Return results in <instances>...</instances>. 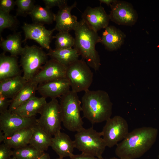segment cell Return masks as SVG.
<instances>
[{
	"mask_svg": "<svg viewBox=\"0 0 159 159\" xmlns=\"http://www.w3.org/2000/svg\"><path fill=\"white\" fill-rule=\"evenodd\" d=\"M66 77L71 90L77 93L89 90L93 81V74L84 60L78 59L67 67Z\"/></svg>",
	"mask_w": 159,
	"mask_h": 159,
	"instance_id": "7",
	"label": "cell"
},
{
	"mask_svg": "<svg viewBox=\"0 0 159 159\" xmlns=\"http://www.w3.org/2000/svg\"><path fill=\"white\" fill-rule=\"evenodd\" d=\"M16 5L15 1L13 0H0V10L9 13Z\"/></svg>",
	"mask_w": 159,
	"mask_h": 159,
	"instance_id": "33",
	"label": "cell"
},
{
	"mask_svg": "<svg viewBox=\"0 0 159 159\" xmlns=\"http://www.w3.org/2000/svg\"><path fill=\"white\" fill-rule=\"evenodd\" d=\"M10 159H17L14 157H11Z\"/></svg>",
	"mask_w": 159,
	"mask_h": 159,
	"instance_id": "41",
	"label": "cell"
},
{
	"mask_svg": "<svg viewBox=\"0 0 159 159\" xmlns=\"http://www.w3.org/2000/svg\"><path fill=\"white\" fill-rule=\"evenodd\" d=\"M76 2L70 6L67 4L59 9L57 13L55 14V26L52 30L59 32H69L74 29L78 21L77 18L71 13L72 10L77 5Z\"/></svg>",
	"mask_w": 159,
	"mask_h": 159,
	"instance_id": "16",
	"label": "cell"
},
{
	"mask_svg": "<svg viewBox=\"0 0 159 159\" xmlns=\"http://www.w3.org/2000/svg\"><path fill=\"white\" fill-rule=\"evenodd\" d=\"M67 67L55 60H48L31 80L38 84L67 78Z\"/></svg>",
	"mask_w": 159,
	"mask_h": 159,
	"instance_id": "12",
	"label": "cell"
},
{
	"mask_svg": "<svg viewBox=\"0 0 159 159\" xmlns=\"http://www.w3.org/2000/svg\"><path fill=\"white\" fill-rule=\"evenodd\" d=\"M33 132L29 145L44 152L51 146L52 138L37 123L32 127Z\"/></svg>",
	"mask_w": 159,
	"mask_h": 159,
	"instance_id": "23",
	"label": "cell"
},
{
	"mask_svg": "<svg viewBox=\"0 0 159 159\" xmlns=\"http://www.w3.org/2000/svg\"><path fill=\"white\" fill-rule=\"evenodd\" d=\"M47 54L66 67L79 59L80 55L74 48L58 49H50Z\"/></svg>",
	"mask_w": 159,
	"mask_h": 159,
	"instance_id": "24",
	"label": "cell"
},
{
	"mask_svg": "<svg viewBox=\"0 0 159 159\" xmlns=\"http://www.w3.org/2000/svg\"><path fill=\"white\" fill-rule=\"evenodd\" d=\"M158 159H159V154H158Z\"/></svg>",
	"mask_w": 159,
	"mask_h": 159,
	"instance_id": "43",
	"label": "cell"
},
{
	"mask_svg": "<svg viewBox=\"0 0 159 159\" xmlns=\"http://www.w3.org/2000/svg\"><path fill=\"white\" fill-rule=\"evenodd\" d=\"M22 28L25 35L23 42L28 39L33 40L46 49L49 50L51 49L50 44L53 37L52 30H49L43 25L34 23H24Z\"/></svg>",
	"mask_w": 159,
	"mask_h": 159,
	"instance_id": "13",
	"label": "cell"
},
{
	"mask_svg": "<svg viewBox=\"0 0 159 159\" xmlns=\"http://www.w3.org/2000/svg\"><path fill=\"white\" fill-rule=\"evenodd\" d=\"M32 127L19 130L5 138L4 143L14 149L29 145L32 132Z\"/></svg>",
	"mask_w": 159,
	"mask_h": 159,
	"instance_id": "25",
	"label": "cell"
},
{
	"mask_svg": "<svg viewBox=\"0 0 159 159\" xmlns=\"http://www.w3.org/2000/svg\"><path fill=\"white\" fill-rule=\"evenodd\" d=\"M39 114L37 123L49 134L54 136L61 131L62 115L59 102L57 99L47 102Z\"/></svg>",
	"mask_w": 159,
	"mask_h": 159,
	"instance_id": "8",
	"label": "cell"
},
{
	"mask_svg": "<svg viewBox=\"0 0 159 159\" xmlns=\"http://www.w3.org/2000/svg\"><path fill=\"white\" fill-rule=\"evenodd\" d=\"M74 141L75 148L82 153L99 158L102 157L107 147L102 132H97L93 127L87 129L83 128L77 132Z\"/></svg>",
	"mask_w": 159,
	"mask_h": 159,
	"instance_id": "5",
	"label": "cell"
},
{
	"mask_svg": "<svg viewBox=\"0 0 159 159\" xmlns=\"http://www.w3.org/2000/svg\"><path fill=\"white\" fill-rule=\"evenodd\" d=\"M70 83L67 78H63L38 84L37 91L42 97L56 99L70 90Z\"/></svg>",
	"mask_w": 159,
	"mask_h": 159,
	"instance_id": "15",
	"label": "cell"
},
{
	"mask_svg": "<svg viewBox=\"0 0 159 159\" xmlns=\"http://www.w3.org/2000/svg\"><path fill=\"white\" fill-rule=\"evenodd\" d=\"M45 7L49 9L57 6L59 9L67 4V1L65 0H43Z\"/></svg>",
	"mask_w": 159,
	"mask_h": 159,
	"instance_id": "34",
	"label": "cell"
},
{
	"mask_svg": "<svg viewBox=\"0 0 159 159\" xmlns=\"http://www.w3.org/2000/svg\"><path fill=\"white\" fill-rule=\"evenodd\" d=\"M82 19L96 32L108 26L110 19L104 8L101 6L95 7L87 6L82 13Z\"/></svg>",
	"mask_w": 159,
	"mask_h": 159,
	"instance_id": "14",
	"label": "cell"
},
{
	"mask_svg": "<svg viewBox=\"0 0 159 159\" xmlns=\"http://www.w3.org/2000/svg\"><path fill=\"white\" fill-rule=\"evenodd\" d=\"M44 152L29 144L14 149L13 157L17 159H37Z\"/></svg>",
	"mask_w": 159,
	"mask_h": 159,
	"instance_id": "28",
	"label": "cell"
},
{
	"mask_svg": "<svg viewBox=\"0 0 159 159\" xmlns=\"http://www.w3.org/2000/svg\"><path fill=\"white\" fill-rule=\"evenodd\" d=\"M75 35L74 48L78 51L90 67L95 71L101 65L100 59L95 48L101 37L82 19L74 30Z\"/></svg>",
	"mask_w": 159,
	"mask_h": 159,
	"instance_id": "2",
	"label": "cell"
},
{
	"mask_svg": "<svg viewBox=\"0 0 159 159\" xmlns=\"http://www.w3.org/2000/svg\"><path fill=\"white\" fill-rule=\"evenodd\" d=\"M110 7V19L116 24L132 26L137 22L138 14L130 3L116 0Z\"/></svg>",
	"mask_w": 159,
	"mask_h": 159,
	"instance_id": "11",
	"label": "cell"
},
{
	"mask_svg": "<svg viewBox=\"0 0 159 159\" xmlns=\"http://www.w3.org/2000/svg\"><path fill=\"white\" fill-rule=\"evenodd\" d=\"M18 24V21L15 16L0 10V33L5 29H15Z\"/></svg>",
	"mask_w": 159,
	"mask_h": 159,
	"instance_id": "30",
	"label": "cell"
},
{
	"mask_svg": "<svg viewBox=\"0 0 159 159\" xmlns=\"http://www.w3.org/2000/svg\"><path fill=\"white\" fill-rule=\"evenodd\" d=\"M158 134V130L151 127L135 129L116 145L115 154L118 158L122 159L139 158L151 148Z\"/></svg>",
	"mask_w": 159,
	"mask_h": 159,
	"instance_id": "1",
	"label": "cell"
},
{
	"mask_svg": "<svg viewBox=\"0 0 159 159\" xmlns=\"http://www.w3.org/2000/svg\"><path fill=\"white\" fill-rule=\"evenodd\" d=\"M101 131L106 146L111 148L122 141L129 132L127 121L123 117L116 115L106 121Z\"/></svg>",
	"mask_w": 159,
	"mask_h": 159,
	"instance_id": "9",
	"label": "cell"
},
{
	"mask_svg": "<svg viewBox=\"0 0 159 159\" xmlns=\"http://www.w3.org/2000/svg\"><path fill=\"white\" fill-rule=\"evenodd\" d=\"M55 49H58L72 48L75 44V39L69 32H59L55 36Z\"/></svg>",
	"mask_w": 159,
	"mask_h": 159,
	"instance_id": "29",
	"label": "cell"
},
{
	"mask_svg": "<svg viewBox=\"0 0 159 159\" xmlns=\"http://www.w3.org/2000/svg\"><path fill=\"white\" fill-rule=\"evenodd\" d=\"M22 42L20 33H16L8 35L5 39H1L0 46L4 53L8 52L11 55L17 57L20 55L23 49Z\"/></svg>",
	"mask_w": 159,
	"mask_h": 159,
	"instance_id": "26",
	"label": "cell"
},
{
	"mask_svg": "<svg viewBox=\"0 0 159 159\" xmlns=\"http://www.w3.org/2000/svg\"><path fill=\"white\" fill-rule=\"evenodd\" d=\"M17 57L0 55V81L21 75Z\"/></svg>",
	"mask_w": 159,
	"mask_h": 159,
	"instance_id": "20",
	"label": "cell"
},
{
	"mask_svg": "<svg viewBox=\"0 0 159 159\" xmlns=\"http://www.w3.org/2000/svg\"><path fill=\"white\" fill-rule=\"evenodd\" d=\"M100 159H124L120 158H115V157L112 158H109V159H105V158H103V157H102V158H100Z\"/></svg>",
	"mask_w": 159,
	"mask_h": 159,
	"instance_id": "40",
	"label": "cell"
},
{
	"mask_svg": "<svg viewBox=\"0 0 159 159\" xmlns=\"http://www.w3.org/2000/svg\"><path fill=\"white\" fill-rule=\"evenodd\" d=\"M54 136L50 147L59 157L63 158L67 157L70 158L74 155V143L68 135L60 131Z\"/></svg>",
	"mask_w": 159,
	"mask_h": 159,
	"instance_id": "18",
	"label": "cell"
},
{
	"mask_svg": "<svg viewBox=\"0 0 159 159\" xmlns=\"http://www.w3.org/2000/svg\"><path fill=\"white\" fill-rule=\"evenodd\" d=\"M46 99L42 97H38L35 96L11 111L24 117H35L37 114L40 113L47 102Z\"/></svg>",
	"mask_w": 159,
	"mask_h": 159,
	"instance_id": "19",
	"label": "cell"
},
{
	"mask_svg": "<svg viewBox=\"0 0 159 159\" xmlns=\"http://www.w3.org/2000/svg\"><path fill=\"white\" fill-rule=\"evenodd\" d=\"M70 159H100V158L82 153L80 154H74L70 157Z\"/></svg>",
	"mask_w": 159,
	"mask_h": 159,
	"instance_id": "36",
	"label": "cell"
},
{
	"mask_svg": "<svg viewBox=\"0 0 159 159\" xmlns=\"http://www.w3.org/2000/svg\"><path fill=\"white\" fill-rule=\"evenodd\" d=\"M38 84L37 83L32 80L27 81L22 89L11 99L8 110L11 111H13L31 98L35 96Z\"/></svg>",
	"mask_w": 159,
	"mask_h": 159,
	"instance_id": "22",
	"label": "cell"
},
{
	"mask_svg": "<svg viewBox=\"0 0 159 159\" xmlns=\"http://www.w3.org/2000/svg\"><path fill=\"white\" fill-rule=\"evenodd\" d=\"M83 117L94 124L111 117L112 103L108 93L101 90L85 92L81 98Z\"/></svg>",
	"mask_w": 159,
	"mask_h": 159,
	"instance_id": "3",
	"label": "cell"
},
{
	"mask_svg": "<svg viewBox=\"0 0 159 159\" xmlns=\"http://www.w3.org/2000/svg\"><path fill=\"white\" fill-rule=\"evenodd\" d=\"M20 56L23 76L27 81L31 80L48 60L47 54L35 45L25 46Z\"/></svg>",
	"mask_w": 159,
	"mask_h": 159,
	"instance_id": "6",
	"label": "cell"
},
{
	"mask_svg": "<svg viewBox=\"0 0 159 159\" xmlns=\"http://www.w3.org/2000/svg\"><path fill=\"white\" fill-rule=\"evenodd\" d=\"M37 159H51V158L49 154L44 152Z\"/></svg>",
	"mask_w": 159,
	"mask_h": 159,
	"instance_id": "38",
	"label": "cell"
},
{
	"mask_svg": "<svg viewBox=\"0 0 159 159\" xmlns=\"http://www.w3.org/2000/svg\"><path fill=\"white\" fill-rule=\"evenodd\" d=\"M11 102V99L0 94V113L8 110Z\"/></svg>",
	"mask_w": 159,
	"mask_h": 159,
	"instance_id": "35",
	"label": "cell"
},
{
	"mask_svg": "<svg viewBox=\"0 0 159 159\" xmlns=\"http://www.w3.org/2000/svg\"><path fill=\"white\" fill-rule=\"evenodd\" d=\"M35 1L33 0H16L15 1L17 6L16 16H26L30 15L34 9Z\"/></svg>",
	"mask_w": 159,
	"mask_h": 159,
	"instance_id": "31",
	"label": "cell"
},
{
	"mask_svg": "<svg viewBox=\"0 0 159 159\" xmlns=\"http://www.w3.org/2000/svg\"><path fill=\"white\" fill-rule=\"evenodd\" d=\"M27 82L21 75L0 81V94L11 99Z\"/></svg>",
	"mask_w": 159,
	"mask_h": 159,
	"instance_id": "21",
	"label": "cell"
},
{
	"mask_svg": "<svg viewBox=\"0 0 159 159\" xmlns=\"http://www.w3.org/2000/svg\"><path fill=\"white\" fill-rule=\"evenodd\" d=\"M5 139V137L4 132L0 130V143L4 142Z\"/></svg>",
	"mask_w": 159,
	"mask_h": 159,
	"instance_id": "39",
	"label": "cell"
},
{
	"mask_svg": "<svg viewBox=\"0 0 159 159\" xmlns=\"http://www.w3.org/2000/svg\"><path fill=\"white\" fill-rule=\"evenodd\" d=\"M60 98L63 125L68 130L77 132L84 128L80 114L82 110L81 102L77 93L70 90Z\"/></svg>",
	"mask_w": 159,
	"mask_h": 159,
	"instance_id": "4",
	"label": "cell"
},
{
	"mask_svg": "<svg viewBox=\"0 0 159 159\" xmlns=\"http://www.w3.org/2000/svg\"><path fill=\"white\" fill-rule=\"evenodd\" d=\"M29 15L35 24H49L55 21V14L50 9L39 5H35Z\"/></svg>",
	"mask_w": 159,
	"mask_h": 159,
	"instance_id": "27",
	"label": "cell"
},
{
	"mask_svg": "<svg viewBox=\"0 0 159 159\" xmlns=\"http://www.w3.org/2000/svg\"><path fill=\"white\" fill-rule=\"evenodd\" d=\"M36 123L35 117H24L9 110L0 114V130L4 132L5 138L19 130L32 127Z\"/></svg>",
	"mask_w": 159,
	"mask_h": 159,
	"instance_id": "10",
	"label": "cell"
},
{
	"mask_svg": "<svg viewBox=\"0 0 159 159\" xmlns=\"http://www.w3.org/2000/svg\"><path fill=\"white\" fill-rule=\"evenodd\" d=\"M11 148L3 143L0 145V159H10L13 155Z\"/></svg>",
	"mask_w": 159,
	"mask_h": 159,
	"instance_id": "32",
	"label": "cell"
},
{
	"mask_svg": "<svg viewBox=\"0 0 159 159\" xmlns=\"http://www.w3.org/2000/svg\"><path fill=\"white\" fill-rule=\"evenodd\" d=\"M55 159H63V158L59 157L58 158H57Z\"/></svg>",
	"mask_w": 159,
	"mask_h": 159,
	"instance_id": "42",
	"label": "cell"
},
{
	"mask_svg": "<svg viewBox=\"0 0 159 159\" xmlns=\"http://www.w3.org/2000/svg\"><path fill=\"white\" fill-rule=\"evenodd\" d=\"M100 42L107 50L112 51L120 48L126 38L125 34L113 26H107L103 32Z\"/></svg>",
	"mask_w": 159,
	"mask_h": 159,
	"instance_id": "17",
	"label": "cell"
},
{
	"mask_svg": "<svg viewBox=\"0 0 159 159\" xmlns=\"http://www.w3.org/2000/svg\"><path fill=\"white\" fill-rule=\"evenodd\" d=\"M116 0H100V4L104 3L108 6H110Z\"/></svg>",
	"mask_w": 159,
	"mask_h": 159,
	"instance_id": "37",
	"label": "cell"
}]
</instances>
